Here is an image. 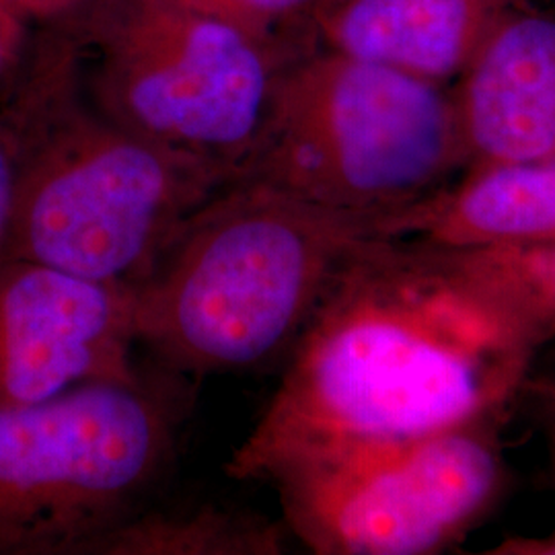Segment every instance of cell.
I'll return each mask as SVG.
<instances>
[{
	"instance_id": "20",
	"label": "cell",
	"mask_w": 555,
	"mask_h": 555,
	"mask_svg": "<svg viewBox=\"0 0 555 555\" xmlns=\"http://www.w3.org/2000/svg\"><path fill=\"white\" fill-rule=\"evenodd\" d=\"M17 54V50H13L11 46H7L4 41L0 40V75H2V70H4V66L13 60V56Z\"/></svg>"
},
{
	"instance_id": "19",
	"label": "cell",
	"mask_w": 555,
	"mask_h": 555,
	"mask_svg": "<svg viewBox=\"0 0 555 555\" xmlns=\"http://www.w3.org/2000/svg\"><path fill=\"white\" fill-rule=\"evenodd\" d=\"M25 34H27V29L23 25L15 23L0 11V40L4 41L7 46H11L13 50H20Z\"/></svg>"
},
{
	"instance_id": "14",
	"label": "cell",
	"mask_w": 555,
	"mask_h": 555,
	"mask_svg": "<svg viewBox=\"0 0 555 555\" xmlns=\"http://www.w3.org/2000/svg\"><path fill=\"white\" fill-rule=\"evenodd\" d=\"M224 21L261 50L295 60L318 46L315 23L332 0H179Z\"/></svg>"
},
{
	"instance_id": "1",
	"label": "cell",
	"mask_w": 555,
	"mask_h": 555,
	"mask_svg": "<svg viewBox=\"0 0 555 555\" xmlns=\"http://www.w3.org/2000/svg\"><path fill=\"white\" fill-rule=\"evenodd\" d=\"M543 346L533 323L453 251L366 238L284 360L227 476L263 481L302 453L511 412Z\"/></svg>"
},
{
	"instance_id": "4",
	"label": "cell",
	"mask_w": 555,
	"mask_h": 555,
	"mask_svg": "<svg viewBox=\"0 0 555 555\" xmlns=\"http://www.w3.org/2000/svg\"><path fill=\"white\" fill-rule=\"evenodd\" d=\"M467 165L451 85L318 43L282 68L238 178L373 220L380 235L387 220L447 190Z\"/></svg>"
},
{
	"instance_id": "3",
	"label": "cell",
	"mask_w": 555,
	"mask_h": 555,
	"mask_svg": "<svg viewBox=\"0 0 555 555\" xmlns=\"http://www.w3.org/2000/svg\"><path fill=\"white\" fill-rule=\"evenodd\" d=\"M377 235L373 220L235 179L132 288L137 346L194 378L286 360L341 266Z\"/></svg>"
},
{
	"instance_id": "17",
	"label": "cell",
	"mask_w": 555,
	"mask_h": 555,
	"mask_svg": "<svg viewBox=\"0 0 555 555\" xmlns=\"http://www.w3.org/2000/svg\"><path fill=\"white\" fill-rule=\"evenodd\" d=\"M494 555H555V529L547 535L539 537H511L504 539Z\"/></svg>"
},
{
	"instance_id": "8",
	"label": "cell",
	"mask_w": 555,
	"mask_h": 555,
	"mask_svg": "<svg viewBox=\"0 0 555 555\" xmlns=\"http://www.w3.org/2000/svg\"><path fill=\"white\" fill-rule=\"evenodd\" d=\"M134 291L56 268L0 263V410L89 383L142 377L134 360Z\"/></svg>"
},
{
	"instance_id": "2",
	"label": "cell",
	"mask_w": 555,
	"mask_h": 555,
	"mask_svg": "<svg viewBox=\"0 0 555 555\" xmlns=\"http://www.w3.org/2000/svg\"><path fill=\"white\" fill-rule=\"evenodd\" d=\"M0 103L20 139L7 259L134 288L237 179L103 118L40 27L2 70Z\"/></svg>"
},
{
	"instance_id": "11",
	"label": "cell",
	"mask_w": 555,
	"mask_h": 555,
	"mask_svg": "<svg viewBox=\"0 0 555 555\" xmlns=\"http://www.w3.org/2000/svg\"><path fill=\"white\" fill-rule=\"evenodd\" d=\"M380 235L449 251L555 245V155L472 167L437 196L387 220Z\"/></svg>"
},
{
	"instance_id": "10",
	"label": "cell",
	"mask_w": 555,
	"mask_h": 555,
	"mask_svg": "<svg viewBox=\"0 0 555 555\" xmlns=\"http://www.w3.org/2000/svg\"><path fill=\"white\" fill-rule=\"evenodd\" d=\"M515 0H332L318 17L323 48L453 85Z\"/></svg>"
},
{
	"instance_id": "15",
	"label": "cell",
	"mask_w": 555,
	"mask_h": 555,
	"mask_svg": "<svg viewBox=\"0 0 555 555\" xmlns=\"http://www.w3.org/2000/svg\"><path fill=\"white\" fill-rule=\"evenodd\" d=\"M17 167H20V139L17 128L0 103V263L7 259L15 190H17Z\"/></svg>"
},
{
	"instance_id": "21",
	"label": "cell",
	"mask_w": 555,
	"mask_h": 555,
	"mask_svg": "<svg viewBox=\"0 0 555 555\" xmlns=\"http://www.w3.org/2000/svg\"><path fill=\"white\" fill-rule=\"evenodd\" d=\"M545 2H554L555 4V0H545Z\"/></svg>"
},
{
	"instance_id": "16",
	"label": "cell",
	"mask_w": 555,
	"mask_h": 555,
	"mask_svg": "<svg viewBox=\"0 0 555 555\" xmlns=\"http://www.w3.org/2000/svg\"><path fill=\"white\" fill-rule=\"evenodd\" d=\"M73 0H0V11L23 25H40L64 11Z\"/></svg>"
},
{
	"instance_id": "6",
	"label": "cell",
	"mask_w": 555,
	"mask_h": 555,
	"mask_svg": "<svg viewBox=\"0 0 555 555\" xmlns=\"http://www.w3.org/2000/svg\"><path fill=\"white\" fill-rule=\"evenodd\" d=\"M173 399L139 377L0 410V555H82L151 504L178 449Z\"/></svg>"
},
{
	"instance_id": "13",
	"label": "cell",
	"mask_w": 555,
	"mask_h": 555,
	"mask_svg": "<svg viewBox=\"0 0 555 555\" xmlns=\"http://www.w3.org/2000/svg\"><path fill=\"white\" fill-rule=\"evenodd\" d=\"M449 251V249H447ZM533 323L545 344L555 337V245L537 249L453 251Z\"/></svg>"
},
{
	"instance_id": "18",
	"label": "cell",
	"mask_w": 555,
	"mask_h": 555,
	"mask_svg": "<svg viewBox=\"0 0 555 555\" xmlns=\"http://www.w3.org/2000/svg\"><path fill=\"white\" fill-rule=\"evenodd\" d=\"M527 389L535 393L541 412L545 420V430H547V440H550V455H552V465L555 474V383L554 380H531L527 383Z\"/></svg>"
},
{
	"instance_id": "22",
	"label": "cell",
	"mask_w": 555,
	"mask_h": 555,
	"mask_svg": "<svg viewBox=\"0 0 555 555\" xmlns=\"http://www.w3.org/2000/svg\"><path fill=\"white\" fill-rule=\"evenodd\" d=\"M550 380H554V383H555V378H550Z\"/></svg>"
},
{
	"instance_id": "12",
	"label": "cell",
	"mask_w": 555,
	"mask_h": 555,
	"mask_svg": "<svg viewBox=\"0 0 555 555\" xmlns=\"http://www.w3.org/2000/svg\"><path fill=\"white\" fill-rule=\"evenodd\" d=\"M288 537L282 520L235 506L151 502L93 539L82 555H278Z\"/></svg>"
},
{
	"instance_id": "9",
	"label": "cell",
	"mask_w": 555,
	"mask_h": 555,
	"mask_svg": "<svg viewBox=\"0 0 555 555\" xmlns=\"http://www.w3.org/2000/svg\"><path fill=\"white\" fill-rule=\"evenodd\" d=\"M451 87L467 169L555 155L554 2L515 0Z\"/></svg>"
},
{
	"instance_id": "5",
	"label": "cell",
	"mask_w": 555,
	"mask_h": 555,
	"mask_svg": "<svg viewBox=\"0 0 555 555\" xmlns=\"http://www.w3.org/2000/svg\"><path fill=\"white\" fill-rule=\"evenodd\" d=\"M38 27L103 118L237 178L293 62L179 0H73Z\"/></svg>"
},
{
	"instance_id": "7",
	"label": "cell",
	"mask_w": 555,
	"mask_h": 555,
	"mask_svg": "<svg viewBox=\"0 0 555 555\" xmlns=\"http://www.w3.org/2000/svg\"><path fill=\"white\" fill-rule=\"evenodd\" d=\"M508 414L302 453L263 481L276 488L291 537L313 554H442L490 516L506 488Z\"/></svg>"
}]
</instances>
